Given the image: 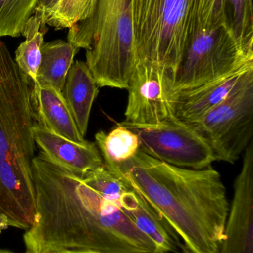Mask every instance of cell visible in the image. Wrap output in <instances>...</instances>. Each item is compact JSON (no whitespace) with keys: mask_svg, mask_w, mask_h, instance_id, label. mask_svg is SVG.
I'll return each mask as SVG.
<instances>
[{"mask_svg":"<svg viewBox=\"0 0 253 253\" xmlns=\"http://www.w3.org/2000/svg\"><path fill=\"white\" fill-rule=\"evenodd\" d=\"M37 215L24 235L27 253H158L123 207L41 152L32 163Z\"/></svg>","mask_w":253,"mask_h":253,"instance_id":"1","label":"cell"},{"mask_svg":"<svg viewBox=\"0 0 253 253\" xmlns=\"http://www.w3.org/2000/svg\"><path fill=\"white\" fill-rule=\"evenodd\" d=\"M105 166L160 212L192 253H218L230 204L218 171L172 166L140 149Z\"/></svg>","mask_w":253,"mask_h":253,"instance_id":"2","label":"cell"},{"mask_svg":"<svg viewBox=\"0 0 253 253\" xmlns=\"http://www.w3.org/2000/svg\"><path fill=\"white\" fill-rule=\"evenodd\" d=\"M31 83L0 40V215L30 230L37 219L32 163L36 144Z\"/></svg>","mask_w":253,"mask_h":253,"instance_id":"3","label":"cell"},{"mask_svg":"<svg viewBox=\"0 0 253 253\" xmlns=\"http://www.w3.org/2000/svg\"><path fill=\"white\" fill-rule=\"evenodd\" d=\"M68 41L86 50L98 87L128 89L138 62L131 0H98L92 14L69 28Z\"/></svg>","mask_w":253,"mask_h":253,"instance_id":"4","label":"cell"},{"mask_svg":"<svg viewBox=\"0 0 253 253\" xmlns=\"http://www.w3.org/2000/svg\"><path fill=\"white\" fill-rule=\"evenodd\" d=\"M138 60L156 65L175 81L197 31V0H131Z\"/></svg>","mask_w":253,"mask_h":253,"instance_id":"5","label":"cell"},{"mask_svg":"<svg viewBox=\"0 0 253 253\" xmlns=\"http://www.w3.org/2000/svg\"><path fill=\"white\" fill-rule=\"evenodd\" d=\"M251 67L253 54L240 47L230 21L201 28L192 37L175 74L174 92L191 90Z\"/></svg>","mask_w":253,"mask_h":253,"instance_id":"6","label":"cell"},{"mask_svg":"<svg viewBox=\"0 0 253 253\" xmlns=\"http://www.w3.org/2000/svg\"><path fill=\"white\" fill-rule=\"evenodd\" d=\"M190 125L207 143L215 160L234 164L253 141V80Z\"/></svg>","mask_w":253,"mask_h":253,"instance_id":"7","label":"cell"},{"mask_svg":"<svg viewBox=\"0 0 253 253\" xmlns=\"http://www.w3.org/2000/svg\"><path fill=\"white\" fill-rule=\"evenodd\" d=\"M174 80L150 62L138 60L129 81L125 117L128 129L156 126L178 120Z\"/></svg>","mask_w":253,"mask_h":253,"instance_id":"8","label":"cell"},{"mask_svg":"<svg viewBox=\"0 0 253 253\" xmlns=\"http://www.w3.org/2000/svg\"><path fill=\"white\" fill-rule=\"evenodd\" d=\"M129 129L138 135L140 150L168 165L202 169L216 161L207 143L180 120Z\"/></svg>","mask_w":253,"mask_h":253,"instance_id":"9","label":"cell"},{"mask_svg":"<svg viewBox=\"0 0 253 253\" xmlns=\"http://www.w3.org/2000/svg\"><path fill=\"white\" fill-rule=\"evenodd\" d=\"M218 253H253V143L245 151L242 170L234 183L224 239Z\"/></svg>","mask_w":253,"mask_h":253,"instance_id":"10","label":"cell"},{"mask_svg":"<svg viewBox=\"0 0 253 253\" xmlns=\"http://www.w3.org/2000/svg\"><path fill=\"white\" fill-rule=\"evenodd\" d=\"M253 80V67H251L175 93L177 119L185 123L199 120Z\"/></svg>","mask_w":253,"mask_h":253,"instance_id":"11","label":"cell"},{"mask_svg":"<svg viewBox=\"0 0 253 253\" xmlns=\"http://www.w3.org/2000/svg\"><path fill=\"white\" fill-rule=\"evenodd\" d=\"M32 135L36 145L46 158L82 178L104 164L95 143L74 142L36 123L32 127Z\"/></svg>","mask_w":253,"mask_h":253,"instance_id":"12","label":"cell"},{"mask_svg":"<svg viewBox=\"0 0 253 253\" xmlns=\"http://www.w3.org/2000/svg\"><path fill=\"white\" fill-rule=\"evenodd\" d=\"M31 103L37 124L74 142L86 141L79 132L62 92L50 86L31 84Z\"/></svg>","mask_w":253,"mask_h":253,"instance_id":"13","label":"cell"},{"mask_svg":"<svg viewBox=\"0 0 253 253\" xmlns=\"http://www.w3.org/2000/svg\"><path fill=\"white\" fill-rule=\"evenodd\" d=\"M121 205L137 227L153 241L157 253H179L181 238L163 215L141 195L130 187L123 193Z\"/></svg>","mask_w":253,"mask_h":253,"instance_id":"14","label":"cell"},{"mask_svg":"<svg viewBox=\"0 0 253 253\" xmlns=\"http://www.w3.org/2000/svg\"><path fill=\"white\" fill-rule=\"evenodd\" d=\"M98 87L86 62H74L67 75L62 95L83 137L87 132L91 111L98 94Z\"/></svg>","mask_w":253,"mask_h":253,"instance_id":"15","label":"cell"},{"mask_svg":"<svg viewBox=\"0 0 253 253\" xmlns=\"http://www.w3.org/2000/svg\"><path fill=\"white\" fill-rule=\"evenodd\" d=\"M79 50L69 42L62 40L43 43L35 84L50 86L62 92L68 71Z\"/></svg>","mask_w":253,"mask_h":253,"instance_id":"16","label":"cell"},{"mask_svg":"<svg viewBox=\"0 0 253 253\" xmlns=\"http://www.w3.org/2000/svg\"><path fill=\"white\" fill-rule=\"evenodd\" d=\"M44 16L33 13L27 21L22 35L25 37L15 52V62L19 71L31 84L37 83V73L41 62V47L47 32Z\"/></svg>","mask_w":253,"mask_h":253,"instance_id":"17","label":"cell"},{"mask_svg":"<svg viewBox=\"0 0 253 253\" xmlns=\"http://www.w3.org/2000/svg\"><path fill=\"white\" fill-rule=\"evenodd\" d=\"M96 144L103 158L104 164L117 165L132 159L139 150L138 135L132 129L120 126L105 133L95 134Z\"/></svg>","mask_w":253,"mask_h":253,"instance_id":"18","label":"cell"},{"mask_svg":"<svg viewBox=\"0 0 253 253\" xmlns=\"http://www.w3.org/2000/svg\"><path fill=\"white\" fill-rule=\"evenodd\" d=\"M37 0H0V38L22 35Z\"/></svg>","mask_w":253,"mask_h":253,"instance_id":"19","label":"cell"},{"mask_svg":"<svg viewBox=\"0 0 253 253\" xmlns=\"http://www.w3.org/2000/svg\"><path fill=\"white\" fill-rule=\"evenodd\" d=\"M98 0H60L47 16L46 25L56 29L71 28L86 20L93 13Z\"/></svg>","mask_w":253,"mask_h":253,"instance_id":"20","label":"cell"},{"mask_svg":"<svg viewBox=\"0 0 253 253\" xmlns=\"http://www.w3.org/2000/svg\"><path fill=\"white\" fill-rule=\"evenodd\" d=\"M233 8L230 20L235 37L240 47L253 54V19L252 0H228Z\"/></svg>","mask_w":253,"mask_h":253,"instance_id":"21","label":"cell"},{"mask_svg":"<svg viewBox=\"0 0 253 253\" xmlns=\"http://www.w3.org/2000/svg\"><path fill=\"white\" fill-rule=\"evenodd\" d=\"M83 180L102 197L121 206L122 196L129 189V187L116 177L104 164L86 174Z\"/></svg>","mask_w":253,"mask_h":253,"instance_id":"22","label":"cell"},{"mask_svg":"<svg viewBox=\"0 0 253 253\" xmlns=\"http://www.w3.org/2000/svg\"><path fill=\"white\" fill-rule=\"evenodd\" d=\"M197 31L214 28L230 21L227 12L228 0H197Z\"/></svg>","mask_w":253,"mask_h":253,"instance_id":"23","label":"cell"},{"mask_svg":"<svg viewBox=\"0 0 253 253\" xmlns=\"http://www.w3.org/2000/svg\"><path fill=\"white\" fill-rule=\"evenodd\" d=\"M60 0H37L34 8V13H40L44 16L46 20L47 16L57 6Z\"/></svg>","mask_w":253,"mask_h":253,"instance_id":"24","label":"cell"},{"mask_svg":"<svg viewBox=\"0 0 253 253\" xmlns=\"http://www.w3.org/2000/svg\"><path fill=\"white\" fill-rule=\"evenodd\" d=\"M8 222H7L5 217L2 216V215H0V233H1L3 230L8 228Z\"/></svg>","mask_w":253,"mask_h":253,"instance_id":"25","label":"cell"},{"mask_svg":"<svg viewBox=\"0 0 253 253\" xmlns=\"http://www.w3.org/2000/svg\"><path fill=\"white\" fill-rule=\"evenodd\" d=\"M179 253H193L190 251V250L184 245V243H181L179 245Z\"/></svg>","mask_w":253,"mask_h":253,"instance_id":"26","label":"cell"},{"mask_svg":"<svg viewBox=\"0 0 253 253\" xmlns=\"http://www.w3.org/2000/svg\"><path fill=\"white\" fill-rule=\"evenodd\" d=\"M49 253V252H48ZM49 253H91V252H51Z\"/></svg>","mask_w":253,"mask_h":253,"instance_id":"27","label":"cell"},{"mask_svg":"<svg viewBox=\"0 0 253 253\" xmlns=\"http://www.w3.org/2000/svg\"><path fill=\"white\" fill-rule=\"evenodd\" d=\"M0 253H14L11 252V251H6V250L0 249Z\"/></svg>","mask_w":253,"mask_h":253,"instance_id":"28","label":"cell"},{"mask_svg":"<svg viewBox=\"0 0 253 253\" xmlns=\"http://www.w3.org/2000/svg\"><path fill=\"white\" fill-rule=\"evenodd\" d=\"M48 253V252H44V253Z\"/></svg>","mask_w":253,"mask_h":253,"instance_id":"29","label":"cell"}]
</instances>
